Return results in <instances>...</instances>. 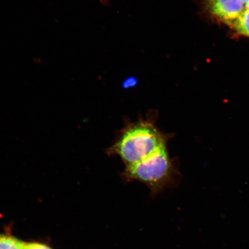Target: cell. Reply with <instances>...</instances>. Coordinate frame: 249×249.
Wrapping results in <instances>:
<instances>
[{
    "label": "cell",
    "instance_id": "cell-4",
    "mask_svg": "<svg viewBox=\"0 0 249 249\" xmlns=\"http://www.w3.org/2000/svg\"><path fill=\"white\" fill-rule=\"evenodd\" d=\"M230 26L241 35L249 37V11L246 9L240 17Z\"/></svg>",
    "mask_w": 249,
    "mask_h": 249
},
{
    "label": "cell",
    "instance_id": "cell-8",
    "mask_svg": "<svg viewBox=\"0 0 249 249\" xmlns=\"http://www.w3.org/2000/svg\"><path fill=\"white\" fill-rule=\"evenodd\" d=\"M246 5V9H247L248 11H249V0L247 3L245 4Z\"/></svg>",
    "mask_w": 249,
    "mask_h": 249
},
{
    "label": "cell",
    "instance_id": "cell-10",
    "mask_svg": "<svg viewBox=\"0 0 249 249\" xmlns=\"http://www.w3.org/2000/svg\"><path fill=\"white\" fill-rule=\"evenodd\" d=\"M102 2H105L107 1V0H101Z\"/></svg>",
    "mask_w": 249,
    "mask_h": 249
},
{
    "label": "cell",
    "instance_id": "cell-7",
    "mask_svg": "<svg viewBox=\"0 0 249 249\" xmlns=\"http://www.w3.org/2000/svg\"><path fill=\"white\" fill-rule=\"evenodd\" d=\"M138 80L135 77H130L127 78L123 82V87L124 89L132 88L135 87L138 84Z\"/></svg>",
    "mask_w": 249,
    "mask_h": 249
},
{
    "label": "cell",
    "instance_id": "cell-3",
    "mask_svg": "<svg viewBox=\"0 0 249 249\" xmlns=\"http://www.w3.org/2000/svg\"><path fill=\"white\" fill-rule=\"evenodd\" d=\"M205 9L216 19L230 26L246 10L241 0H203Z\"/></svg>",
    "mask_w": 249,
    "mask_h": 249
},
{
    "label": "cell",
    "instance_id": "cell-1",
    "mask_svg": "<svg viewBox=\"0 0 249 249\" xmlns=\"http://www.w3.org/2000/svg\"><path fill=\"white\" fill-rule=\"evenodd\" d=\"M166 138L148 120L130 124L110 148L126 166L145 160L166 145Z\"/></svg>",
    "mask_w": 249,
    "mask_h": 249
},
{
    "label": "cell",
    "instance_id": "cell-6",
    "mask_svg": "<svg viewBox=\"0 0 249 249\" xmlns=\"http://www.w3.org/2000/svg\"><path fill=\"white\" fill-rule=\"evenodd\" d=\"M24 249H52L44 244H39V243H25Z\"/></svg>",
    "mask_w": 249,
    "mask_h": 249
},
{
    "label": "cell",
    "instance_id": "cell-5",
    "mask_svg": "<svg viewBox=\"0 0 249 249\" xmlns=\"http://www.w3.org/2000/svg\"><path fill=\"white\" fill-rule=\"evenodd\" d=\"M24 245L13 236L0 233V249H24Z\"/></svg>",
    "mask_w": 249,
    "mask_h": 249
},
{
    "label": "cell",
    "instance_id": "cell-9",
    "mask_svg": "<svg viewBox=\"0 0 249 249\" xmlns=\"http://www.w3.org/2000/svg\"><path fill=\"white\" fill-rule=\"evenodd\" d=\"M241 1L245 3V4H246V3H247V2L249 1V0H241Z\"/></svg>",
    "mask_w": 249,
    "mask_h": 249
},
{
    "label": "cell",
    "instance_id": "cell-2",
    "mask_svg": "<svg viewBox=\"0 0 249 249\" xmlns=\"http://www.w3.org/2000/svg\"><path fill=\"white\" fill-rule=\"evenodd\" d=\"M171 169V160L164 146L145 160L126 166L124 175L129 180H138L157 191L166 184Z\"/></svg>",
    "mask_w": 249,
    "mask_h": 249
}]
</instances>
